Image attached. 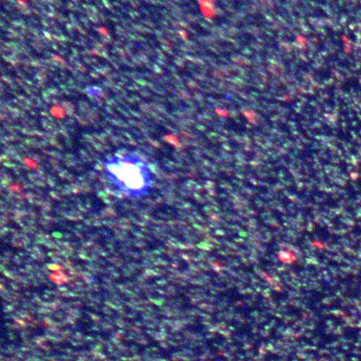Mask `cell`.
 <instances>
[{"label": "cell", "instance_id": "obj_1", "mask_svg": "<svg viewBox=\"0 0 361 361\" xmlns=\"http://www.w3.org/2000/svg\"><path fill=\"white\" fill-rule=\"evenodd\" d=\"M106 179L118 193L130 200H142L151 193L154 173L144 157L135 152H122L104 161Z\"/></svg>", "mask_w": 361, "mask_h": 361}]
</instances>
